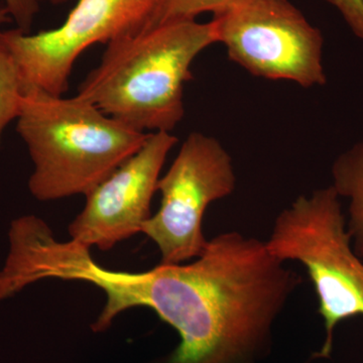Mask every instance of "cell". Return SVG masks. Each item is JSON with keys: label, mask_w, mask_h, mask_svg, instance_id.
<instances>
[{"label": "cell", "mask_w": 363, "mask_h": 363, "mask_svg": "<svg viewBox=\"0 0 363 363\" xmlns=\"http://www.w3.org/2000/svg\"><path fill=\"white\" fill-rule=\"evenodd\" d=\"M266 241L238 231L208 241L181 264L180 295L171 326L180 343L162 363H257L271 350L272 328L302 284Z\"/></svg>", "instance_id": "obj_1"}, {"label": "cell", "mask_w": 363, "mask_h": 363, "mask_svg": "<svg viewBox=\"0 0 363 363\" xmlns=\"http://www.w3.org/2000/svg\"><path fill=\"white\" fill-rule=\"evenodd\" d=\"M216 43L213 23L196 20L169 21L112 40L77 95L133 130L171 133L185 116L191 67Z\"/></svg>", "instance_id": "obj_2"}, {"label": "cell", "mask_w": 363, "mask_h": 363, "mask_svg": "<svg viewBox=\"0 0 363 363\" xmlns=\"http://www.w3.org/2000/svg\"><path fill=\"white\" fill-rule=\"evenodd\" d=\"M16 131L33 162L28 190L39 201L89 194L150 135L78 95L68 98L33 88L23 90Z\"/></svg>", "instance_id": "obj_3"}, {"label": "cell", "mask_w": 363, "mask_h": 363, "mask_svg": "<svg viewBox=\"0 0 363 363\" xmlns=\"http://www.w3.org/2000/svg\"><path fill=\"white\" fill-rule=\"evenodd\" d=\"M266 245L277 259L300 262L307 271L325 327L323 345L314 357H330L336 326L363 317V262L353 252L334 188L298 196L277 216Z\"/></svg>", "instance_id": "obj_4"}, {"label": "cell", "mask_w": 363, "mask_h": 363, "mask_svg": "<svg viewBox=\"0 0 363 363\" xmlns=\"http://www.w3.org/2000/svg\"><path fill=\"white\" fill-rule=\"evenodd\" d=\"M211 23L229 60L255 77L326 84L323 35L289 0H235Z\"/></svg>", "instance_id": "obj_5"}, {"label": "cell", "mask_w": 363, "mask_h": 363, "mask_svg": "<svg viewBox=\"0 0 363 363\" xmlns=\"http://www.w3.org/2000/svg\"><path fill=\"white\" fill-rule=\"evenodd\" d=\"M166 0H78L58 28L26 33L0 30V47L13 59L23 90L54 95L68 90L69 78L83 52L95 44L145 32L157 25Z\"/></svg>", "instance_id": "obj_6"}, {"label": "cell", "mask_w": 363, "mask_h": 363, "mask_svg": "<svg viewBox=\"0 0 363 363\" xmlns=\"http://www.w3.org/2000/svg\"><path fill=\"white\" fill-rule=\"evenodd\" d=\"M236 188L230 155L217 138L192 133L157 183L161 206L143 227L156 243L162 264L197 259L206 247L203 219L208 206Z\"/></svg>", "instance_id": "obj_7"}, {"label": "cell", "mask_w": 363, "mask_h": 363, "mask_svg": "<svg viewBox=\"0 0 363 363\" xmlns=\"http://www.w3.org/2000/svg\"><path fill=\"white\" fill-rule=\"evenodd\" d=\"M178 143L169 133H152L142 147L86 195L82 212L69 226L71 240L107 252L142 233L167 157Z\"/></svg>", "instance_id": "obj_8"}, {"label": "cell", "mask_w": 363, "mask_h": 363, "mask_svg": "<svg viewBox=\"0 0 363 363\" xmlns=\"http://www.w3.org/2000/svg\"><path fill=\"white\" fill-rule=\"evenodd\" d=\"M332 187L350 200L346 229L353 252L363 257V138L341 152L331 168Z\"/></svg>", "instance_id": "obj_9"}, {"label": "cell", "mask_w": 363, "mask_h": 363, "mask_svg": "<svg viewBox=\"0 0 363 363\" xmlns=\"http://www.w3.org/2000/svg\"><path fill=\"white\" fill-rule=\"evenodd\" d=\"M23 95L18 68L6 50L0 47V145L7 125L18 118Z\"/></svg>", "instance_id": "obj_10"}, {"label": "cell", "mask_w": 363, "mask_h": 363, "mask_svg": "<svg viewBox=\"0 0 363 363\" xmlns=\"http://www.w3.org/2000/svg\"><path fill=\"white\" fill-rule=\"evenodd\" d=\"M233 1L235 0H166L156 26L169 21L196 20L204 13L217 14Z\"/></svg>", "instance_id": "obj_11"}, {"label": "cell", "mask_w": 363, "mask_h": 363, "mask_svg": "<svg viewBox=\"0 0 363 363\" xmlns=\"http://www.w3.org/2000/svg\"><path fill=\"white\" fill-rule=\"evenodd\" d=\"M4 6L9 16L16 21L18 30L28 33L40 11V2L37 0H4Z\"/></svg>", "instance_id": "obj_12"}, {"label": "cell", "mask_w": 363, "mask_h": 363, "mask_svg": "<svg viewBox=\"0 0 363 363\" xmlns=\"http://www.w3.org/2000/svg\"><path fill=\"white\" fill-rule=\"evenodd\" d=\"M336 7L355 37L363 42V0H326Z\"/></svg>", "instance_id": "obj_13"}, {"label": "cell", "mask_w": 363, "mask_h": 363, "mask_svg": "<svg viewBox=\"0 0 363 363\" xmlns=\"http://www.w3.org/2000/svg\"><path fill=\"white\" fill-rule=\"evenodd\" d=\"M11 20H13V18L9 16L6 7L4 6V4H0V26L4 25V23H9Z\"/></svg>", "instance_id": "obj_14"}, {"label": "cell", "mask_w": 363, "mask_h": 363, "mask_svg": "<svg viewBox=\"0 0 363 363\" xmlns=\"http://www.w3.org/2000/svg\"><path fill=\"white\" fill-rule=\"evenodd\" d=\"M37 1H43V0H37ZM50 2L52 4H56V6H58V4H65V2L69 1V0H49Z\"/></svg>", "instance_id": "obj_15"}]
</instances>
